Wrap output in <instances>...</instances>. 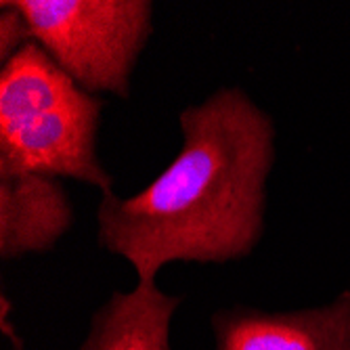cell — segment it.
I'll use <instances>...</instances> for the list:
<instances>
[{
	"instance_id": "cell-3",
	"label": "cell",
	"mask_w": 350,
	"mask_h": 350,
	"mask_svg": "<svg viewBox=\"0 0 350 350\" xmlns=\"http://www.w3.org/2000/svg\"><path fill=\"white\" fill-rule=\"evenodd\" d=\"M57 66L90 94L131 97V78L153 31L147 0H11Z\"/></svg>"
},
{
	"instance_id": "cell-2",
	"label": "cell",
	"mask_w": 350,
	"mask_h": 350,
	"mask_svg": "<svg viewBox=\"0 0 350 350\" xmlns=\"http://www.w3.org/2000/svg\"><path fill=\"white\" fill-rule=\"evenodd\" d=\"M101 111L97 94L27 42L0 70V174L74 178L113 193L97 155Z\"/></svg>"
},
{
	"instance_id": "cell-7",
	"label": "cell",
	"mask_w": 350,
	"mask_h": 350,
	"mask_svg": "<svg viewBox=\"0 0 350 350\" xmlns=\"http://www.w3.org/2000/svg\"><path fill=\"white\" fill-rule=\"evenodd\" d=\"M31 31L25 17L13 7L11 0L0 3V63H9L27 42H31Z\"/></svg>"
},
{
	"instance_id": "cell-5",
	"label": "cell",
	"mask_w": 350,
	"mask_h": 350,
	"mask_svg": "<svg viewBox=\"0 0 350 350\" xmlns=\"http://www.w3.org/2000/svg\"><path fill=\"white\" fill-rule=\"evenodd\" d=\"M66 187L44 174H0V258L49 252L72 227Z\"/></svg>"
},
{
	"instance_id": "cell-1",
	"label": "cell",
	"mask_w": 350,
	"mask_h": 350,
	"mask_svg": "<svg viewBox=\"0 0 350 350\" xmlns=\"http://www.w3.org/2000/svg\"><path fill=\"white\" fill-rule=\"evenodd\" d=\"M183 145L153 183L131 198L101 196L99 243L155 283L170 262L245 258L265 233L275 124L247 94L220 88L178 116Z\"/></svg>"
},
{
	"instance_id": "cell-4",
	"label": "cell",
	"mask_w": 350,
	"mask_h": 350,
	"mask_svg": "<svg viewBox=\"0 0 350 350\" xmlns=\"http://www.w3.org/2000/svg\"><path fill=\"white\" fill-rule=\"evenodd\" d=\"M214 350H350V292L325 306L267 312L229 306L212 314Z\"/></svg>"
},
{
	"instance_id": "cell-6",
	"label": "cell",
	"mask_w": 350,
	"mask_h": 350,
	"mask_svg": "<svg viewBox=\"0 0 350 350\" xmlns=\"http://www.w3.org/2000/svg\"><path fill=\"white\" fill-rule=\"evenodd\" d=\"M183 298L164 294L155 283L133 292H113L94 310L78 350H170V323Z\"/></svg>"
}]
</instances>
